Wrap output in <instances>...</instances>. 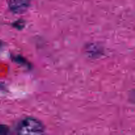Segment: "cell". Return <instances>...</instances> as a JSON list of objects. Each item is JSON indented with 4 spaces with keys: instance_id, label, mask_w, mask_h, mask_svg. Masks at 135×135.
<instances>
[{
    "instance_id": "1",
    "label": "cell",
    "mask_w": 135,
    "mask_h": 135,
    "mask_svg": "<svg viewBox=\"0 0 135 135\" xmlns=\"http://www.w3.org/2000/svg\"><path fill=\"white\" fill-rule=\"evenodd\" d=\"M17 130L21 134H40L44 133V127L39 120L27 117L20 122Z\"/></svg>"
},
{
    "instance_id": "2",
    "label": "cell",
    "mask_w": 135,
    "mask_h": 135,
    "mask_svg": "<svg viewBox=\"0 0 135 135\" xmlns=\"http://www.w3.org/2000/svg\"><path fill=\"white\" fill-rule=\"evenodd\" d=\"M30 0H9V7L15 13H21L28 9Z\"/></svg>"
},
{
    "instance_id": "3",
    "label": "cell",
    "mask_w": 135,
    "mask_h": 135,
    "mask_svg": "<svg viewBox=\"0 0 135 135\" xmlns=\"http://www.w3.org/2000/svg\"><path fill=\"white\" fill-rule=\"evenodd\" d=\"M9 132V129L5 125H0V134H7Z\"/></svg>"
},
{
    "instance_id": "4",
    "label": "cell",
    "mask_w": 135,
    "mask_h": 135,
    "mask_svg": "<svg viewBox=\"0 0 135 135\" xmlns=\"http://www.w3.org/2000/svg\"><path fill=\"white\" fill-rule=\"evenodd\" d=\"M0 47H1V44H0Z\"/></svg>"
}]
</instances>
